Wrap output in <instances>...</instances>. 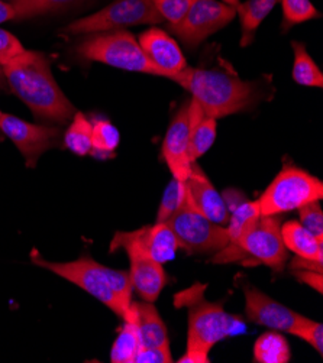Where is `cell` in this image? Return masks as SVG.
Here are the masks:
<instances>
[{
    "mask_svg": "<svg viewBox=\"0 0 323 363\" xmlns=\"http://www.w3.org/2000/svg\"><path fill=\"white\" fill-rule=\"evenodd\" d=\"M9 90L13 91L38 119L65 123L76 108L58 87L43 52L23 51L4 67Z\"/></svg>",
    "mask_w": 323,
    "mask_h": 363,
    "instance_id": "6da1fadb",
    "label": "cell"
},
{
    "mask_svg": "<svg viewBox=\"0 0 323 363\" xmlns=\"http://www.w3.org/2000/svg\"><path fill=\"white\" fill-rule=\"evenodd\" d=\"M170 80L186 89L204 115L213 119L248 111L263 99V91L254 82H243L238 76L217 68L187 65Z\"/></svg>",
    "mask_w": 323,
    "mask_h": 363,
    "instance_id": "7a4b0ae2",
    "label": "cell"
},
{
    "mask_svg": "<svg viewBox=\"0 0 323 363\" xmlns=\"http://www.w3.org/2000/svg\"><path fill=\"white\" fill-rule=\"evenodd\" d=\"M31 261L37 267L76 284L121 318L128 315L133 291L129 271L104 267L87 255L71 262H50L41 257L37 249L31 252Z\"/></svg>",
    "mask_w": 323,
    "mask_h": 363,
    "instance_id": "3957f363",
    "label": "cell"
},
{
    "mask_svg": "<svg viewBox=\"0 0 323 363\" xmlns=\"http://www.w3.org/2000/svg\"><path fill=\"white\" fill-rule=\"evenodd\" d=\"M206 288V284H193L174 296V306L189 313L187 349L209 353L217 343L243 333L246 325L242 317L228 313L222 304L207 301Z\"/></svg>",
    "mask_w": 323,
    "mask_h": 363,
    "instance_id": "277c9868",
    "label": "cell"
},
{
    "mask_svg": "<svg viewBox=\"0 0 323 363\" xmlns=\"http://www.w3.org/2000/svg\"><path fill=\"white\" fill-rule=\"evenodd\" d=\"M289 258L277 216H261L257 223L235 242L214 253L213 264H263L274 271H283Z\"/></svg>",
    "mask_w": 323,
    "mask_h": 363,
    "instance_id": "5b68a950",
    "label": "cell"
},
{
    "mask_svg": "<svg viewBox=\"0 0 323 363\" xmlns=\"http://www.w3.org/2000/svg\"><path fill=\"white\" fill-rule=\"evenodd\" d=\"M77 52L89 61L102 62L124 71L163 77V72L143 54L138 41L128 30L118 29L92 33L77 47Z\"/></svg>",
    "mask_w": 323,
    "mask_h": 363,
    "instance_id": "8992f818",
    "label": "cell"
},
{
    "mask_svg": "<svg viewBox=\"0 0 323 363\" xmlns=\"http://www.w3.org/2000/svg\"><path fill=\"white\" fill-rule=\"evenodd\" d=\"M322 199L323 183L319 178L295 165H284L257 201L261 216H278Z\"/></svg>",
    "mask_w": 323,
    "mask_h": 363,
    "instance_id": "52a82bcc",
    "label": "cell"
},
{
    "mask_svg": "<svg viewBox=\"0 0 323 363\" xmlns=\"http://www.w3.org/2000/svg\"><path fill=\"white\" fill-rule=\"evenodd\" d=\"M167 223L174 232L178 246L186 250L189 255L217 253L229 242L226 226L213 223L202 214L193 204L186 187L180 206L173 213Z\"/></svg>",
    "mask_w": 323,
    "mask_h": 363,
    "instance_id": "ba28073f",
    "label": "cell"
},
{
    "mask_svg": "<svg viewBox=\"0 0 323 363\" xmlns=\"http://www.w3.org/2000/svg\"><path fill=\"white\" fill-rule=\"evenodd\" d=\"M163 18L153 0H115L102 11L71 22L64 30L71 35L111 32L138 25H158Z\"/></svg>",
    "mask_w": 323,
    "mask_h": 363,
    "instance_id": "9c48e42d",
    "label": "cell"
},
{
    "mask_svg": "<svg viewBox=\"0 0 323 363\" xmlns=\"http://www.w3.org/2000/svg\"><path fill=\"white\" fill-rule=\"evenodd\" d=\"M118 249H124L129 257V278L133 291L142 301L155 303L168 282L163 265L150 257V253L132 238L131 232H116L109 250L115 252Z\"/></svg>",
    "mask_w": 323,
    "mask_h": 363,
    "instance_id": "30bf717a",
    "label": "cell"
},
{
    "mask_svg": "<svg viewBox=\"0 0 323 363\" xmlns=\"http://www.w3.org/2000/svg\"><path fill=\"white\" fill-rule=\"evenodd\" d=\"M236 16V9L219 0H193L183 21L170 29L189 48H196L207 36L229 25Z\"/></svg>",
    "mask_w": 323,
    "mask_h": 363,
    "instance_id": "8fae6325",
    "label": "cell"
},
{
    "mask_svg": "<svg viewBox=\"0 0 323 363\" xmlns=\"http://www.w3.org/2000/svg\"><path fill=\"white\" fill-rule=\"evenodd\" d=\"M0 130L13 142L31 168L37 165L44 152L60 147L62 142V133L58 128L33 125L6 113L0 115Z\"/></svg>",
    "mask_w": 323,
    "mask_h": 363,
    "instance_id": "7c38bea8",
    "label": "cell"
},
{
    "mask_svg": "<svg viewBox=\"0 0 323 363\" xmlns=\"http://www.w3.org/2000/svg\"><path fill=\"white\" fill-rule=\"evenodd\" d=\"M190 115L189 101H186L174 115L163 142V157L173 174V178L186 181L192 172L193 161L190 160Z\"/></svg>",
    "mask_w": 323,
    "mask_h": 363,
    "instance_id": "4fadbf2b",
    "label": "cell"
},
{
    "mask_svg": "<svg viewBox=\"0 0 323 363\" xmlns=\"http://www.w3.org/2000/svg\"><path fill=\"white\" fill-rule=\"evenodd\" d=\"M245 297V317L249 323L264 325L271 330L289 332L296 318V311L281 303L273 300L261 289L245 284L243 285Z\"/></svg>",
    "mask_w": 323,
    "mask_h": 363,
    "instance_id": "5bb4252c",
    "label": "cell"
},
{
    "mask_svg": "<svg viewBox=\"0 0 323 363\" xmlns=\"http://www.w3.org/2000/svg\"><path fill=\"white\" fill-rule=\"evenodd\" d=\"M138 44L147 58L163 72V77L170 79L187 67L180 47L163 29L151 28L142 32Z\"/></svg>",
    "mask_w": 323,
    "mask_h": 363,
    "instance_id": "9a60e30c",
    "label": "cell"
},
{
    "mask_svg": "<svg viewBox=\"0 0 323 363\" xmlns=\"http://www.w3.org/2000/svg\"><path fill=\"white\" fill-rule=\"evenodd\" d=\"M183 184L197 210L204 214L213 223L226 226L229 220V210L224 197L213 187L210 179L206 177L203 169L193 162L192 172Z\"/></svg>",
    "mask_w": 323,
    "mask_h": 363,
    "instance_id": "2e32d148",
    "label": "cell"
},
{
    "mask_svg": "<svg viewBox=\"0 0 323 363\" xmlns=\"http://www.w3.org/2000/svg\"><path fill=\"white\" fill-rule=\"evenodd\" d=\"M131 235L150 253V257L161 265L174 259L177 249H180L178 240L167 222L146 226L131 232Z\"/></svg>",
    "mask_w": 323,
    "mask_h": 363,
    "instance_id": "e0dca14e",
    "label": "cell"
},
{
    "mask_svg": "<svg viewBox=\"0 0 323 363\" xmlns=\"http://www.w3.org/2000/svg\"><path fill=\"white\" fill-rule=\"evenodd\" d=\"M281 238L287 250L293 252L296 257L323 264V240H319L300 222L290 220L281 226Z\"/></svg>",
    "mask_w": 323,
    "mask_h": 363,
    "instance_id": "ac0fdd59",
    "label": "cell"
},
{
    "mask_svg": "<svg viewBox=\"0 0 323 363\" xmlns=\"http://www.w3.org/2000/svg\"><path fill=\"white\" fill-rule=\"evenodd\" d=\"M189 115L192 123L189 152L190 160L197 162V160L210 150L214 139H217V119L206 116L202 107L193 99L189 101Z\"/></svg>",
    "mask_w": 323,
    "mask_h": 363,
    "instance_id": "d6986e66",
    "label": "cell"
},
{
    "mask_svg": "<svg viewBox=\"0 0 323 363\" xmlns=\"http://www.w3.org/2000/svg\"><path fill=\"white\" fill-rule=\"evenodd\" d=\"M136 313V324L141 339V347L170 345L165 323L163 321L154 303H132Z\"/></svg>",
    "mask_w": 323,
    "mask_h": 363,
    "instance_id": "ffe728a7",
    "label": "cell"
},
{
    "mask_svg": "<svg viewBox=\"0 0 323 363\" xmlns=\"http://www.w3.org/2000/svg\"><path fill=\"white\" fill-rule=\"evenodd\" d=\"M280 4V0H246L243 4H239L236 8V13L241 19V47L245 48L254 41L256 32L264 19L271 13L275 5Z\"/></svg>",
    "mask_w": 323,
    "mask_h": 363,
    "instance_id": "44dd1931",
    "label": "cell"
},
{
    "mask_svg": "<svg viewBox=\"0 0 323 363\" xmlns=\"http://www.w3.org/2000/svg\"><path fill=\"white\" fill-rule=\"evenodd\" d=\"M124 321L125 323L111 350L112 363H135V357L141 349V339L133 304H131L129 313L124 318Z\"/></svg>",
    "mask_w": 323,
    "mask_h": 363,
    "instance_id": "7402d4cb",
    "label": "cell"
},
{
    "mask_svg": "<svg viewBox=\"0 0 323 363\" xmlns=\"http://www.w3.org/2000/svg\"><path fill=\"white\" fill-rule=\"evenodd\" d=\"M290 359V346L277 330L261 335L254 345V362L257 363H287Z\"/></svg>",
    "mask_w": 323,
    "mask_h": 363,
    "instance_id": "603a6c76",
    "label": "cell"
},
{
    "mask_svg": "<svg viewBox=\"0 0 323 363\" xmlns=\"http://www.w3.org/2000/svg\"><path fill=\"white\" fill-rule=\"evenodd\" d=\"M295 51V64H293V80L305 87H322L323 74L314 60L309 55L305 44L292 43Z\"/></svg>",
    "mask_w": 323,
    "mask_h": 363,
    "instance_id": "cb8c5ba5",
    "label": "cell"
},
{
    "mask_svg": "<svg viewBox=\"0 0 323 363\" xmlns=\"http://www.w3.org/2000/svg\"><path fill=\"white\" fill-rule=\"evenodd\" d=\"M64 147L79 157L92 152V122L80 112H76L67 132L62 136Z\"/></svg>",
    "mask_w": 323,
    "mask_h": 363,
    "instance_id": "d4e9b609",
    "label": "cell"
},
{
    "mask_svg": "<svg viewBox=\"0 0 323 363\" xmlns=\"http://www.w3.org/2000/svg\"><path fill=\"white\" fill-rule=\"evenodd\" d=\"M261 217L258 201H242L229 213V220L226 223L229 242H235L246 230L253 228Z\"/></svg>",
    "mask_w": 323,
    "mask_h": 363,
    "instance_id": "484cf974",
    "label": "cell"
},
{
    "mask_svg": "<svg viewBox=\"0 0 323 363\" xmlns=\"http://www.w3.org/2000/svg\"><path fill=\"white\" fill-rule=\"evenodd\" d=\"M121 142L119 130L106 119H96L92 122V152L106 158L107 155H114Z\"/></svg>",
    "mask_w": 323,
    "mask_h": 363,
    "instance_id": "4316f807",
    "label": "cell"
},
{
    "mask_svg": "<svg viewBox=\"0 0 323 363\" xmlns=\"http://www.w3.org/2000/svg\"><path fill=\"white\" fill-rule=\"evenodd\" d=\"M280 2L283 8V30L320 16L310 0H280Z\"/></svg>",
    "mask_w": 323,
    "mask_h": 363,
    "instance_id": "83f0119b",
    "label": "cell"
},
{
    "mask_svg": "<svg viewBox=\"0 0 323 363\" xmlns=\"http://www.w3.org/2000/svg\"><path fill=\"white\" fill-rule=\"evenodd\" d=\"M287 333H290V335L305 340L322 356V353H323V325L320 323L313 321V320L297 313L293 325Z\"/></svg>",
    "mask_w": 323,
    "mask_h": 363,
    "instance_id": "f1b7e54d",
    "label": "cell"
},
{
    "mask_svg": "<svg viewBox=\"0 0 323 363\" xmlns=\"http://www.w3.org/2000/svg\"><path fill=\"white\" fill-rule=\"evenodd\" d=\"M75 2L77 0H12V5L16 11V19H28Z\"/></svg>",
    "mask_w": 323,
    "mask_h": 363,
    "instance_id": "f546056e",
    "label": "cell"
},
{
    "mask_svg": "<svg viewBox=\"0 0 323 363\" xmlns=\"http://www.w3.org/2000/svg\"><path fill=\"white\" fill-rule=\"evenodd\" d=\"M183 194H185L183 183L182 181L173 178L171 183L167 186V189L163 194V200H161L157 217H155V223H163L170 219L173 213L178 208V206H180L182 200H183Z\"/></svg>",
    "mask_w": 323,
    "mask_h": 363,
    "instance_id": "4dcf8cb0",
    "label": "cell"
},
{
    "mask_svg": "<svg viewBox=\"0 0 323 363\" xmlns=\"http://www.w3.org/2000/svg\"><path fill=\"white\" fill-rule=\"evenodd\" d=\"M157 12L170 26L180 23L190 9L193 0H153Z\"/></svg>",
    "mask_w": 323,
    "mask_h": 363,
    "instance_id": "1f68e13d",
    "label": "cell"
},
{
    "mask_svg": "<svg viewBox=\"0 0 323 363\" xmlns=\"http://www.w3.org/2000/svg\"><path fill=\"white\" fill-rule=\"evenodd\" d=\"M300 225L319 240H323V211L319 201H312L299 208Z\"/></svg>",
    "mask_w": 323,
    "mask_h": 363,
    "instance_id": "d6a6232c",
    "label": "cell"
},
{
    "mask_svg": "<svg viewBox=\"0 0 323 363\" xmlns=\"http://www.w3.org/2000/svg\"><path fill=\"white\" fill-rule=\"evenodd\" d=\"M25 51L21 41L11 32L0 28V67H5Z\"/></svg>",
    "mask_w": 323,
    "mask_h": 363,
    "instance_id": "836d02e7",
    "label": "cell"
},
{
    "mask_svg": "<svg viewBox=\"0 0 323 363\" xmlns=\"http://www.w3.org/2000/svg\"><path fill=\"white\" fill-rule=\"evenodd\" d=\"M171 362L174 360L170 352V345L141 347L135 357V363H171Z\"/></svg>",
    "mask_w": 323,
    "mask_h": 363,
    "instance_id": "e575fe53",
    "label": "cell"
},
{
    "mask_svg": "<svg viewBox=\"0 0 323 363\" xmlns=\"http://www.w3.org/2000/svg\"><path fill=\"white\" fill-rule=\"evenodd\" d=\"M295 271V277L309 285L310 288H313L314 291H317L319 294H322V286H323V281H322V272H316V271H307V269H293Z\"/></svg>",
    "mask_w": 323,
    "mask_h": 363,
    "instance_id": "d590c367",
    "label": "cell"
},
{
    "mask_svg": "<svg viewBox=\"0 0 323 363\" xmlns=\"http://www.w3.org/2000/svg\"><path fill=\"white\" fill-rule=\"evenodd\" d=\"M178 363H209V353L199 350H186V353L177 360Z\"/></svg>",
    "mask_w": 323,
    "mask_h": 363,
    "instance_id": "8d00e7d4",
    "label": "cell"
},
{
    "mask_svg": "<svg viewBox=\"0 0 323 363\" xmlns=\"http://www.w3.org/2000/svg\"><path fill=\"white\" fill-rule=\"evenodd\" d=\"M290 267H292V269H307V271L322 272L323 264H317V262L307 261V259H303V258L296 257V258L292 261V265H290Z\"/></svg>",
    "mask_w": 323,
    "mask_h": 363,
    "instance_id": "74e56055",
    "label": "cell"
},
{
    "mask_svg": "<svg viewBox=\"0 0 323 363\" xmlns=\"http://www.w3.org/2000/svg\"><path fill=\"white\" fill-rule=\"evenodd\" d=\"M16 19V11L12 4L0 0V23Z\"/></svg>",
    "mask_w": 323,
    "mask_h": 363,
    "instance_id": "f35d334b",
    "label": "cell"
},
{
    "mask_svg": "<svg viewBox=\"0 0 323 363\" xmlns=\"http://www.w3.org/2000/svg\"><path fill=\"white\" fill-rule=\"evenodd\" d=\"M0 90L9 91V86H8V82H6V77H5V72H4L2 67H0Z\"/></svg>",
    "mask_w": 323,
    "mask_h": 363,
    "instance_id": "ab89813d",
    "label": "cell"
},
{
    "mask_svg": "<svg viewBox=\"0 0 323 363\" xmlns=\"http://www.w3.org/2000/svg\"><path fill=\"white\" fill-rule=\"evenodd\" d=\"M222 2L225 4V5H229V6H232V8H238L239 6V4H241V0H222Z\"/></svg>",
    "mask_w": 323,
    "mask_h": 363,
    "instance_id": "60d3db41",
    "label": "cell"
},
{
    "mask_svg": "<svg viewBox=\"0 0 323 363\" xmlns=\"http://www.w3.org/2000/svg\"><path fill=\"white\" fill-rule=\"evenodd\" d=\"M0 115H2V112H0Z\"/></svg>",
    "mask_w": 323,
    "mask_h": 363,
    "instance_id": "b9f144b4",
    "label": "cell"
}]
</instances>
